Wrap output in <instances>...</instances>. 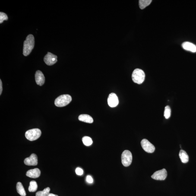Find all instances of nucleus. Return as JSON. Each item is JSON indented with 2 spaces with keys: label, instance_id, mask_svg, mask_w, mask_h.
Wrapping results in <instances>:
<instances>
[{
  "label": "nucleus",
  "instance_id": "nucleus-1",
  "mask_svg": "<svg viewBox=\"0 0 196 196\" xmlns=\"http://www.w3.org/2000/svg\"><path fill=\"white\" fill-rule=\"evenodd\" d=\"M35 39L33 35H29L26 38L24 42L23 49V54L27 56L31 53L34 48Z\"/></svg>",
  "mask_w": 196,
  "mask_h": 196
},
{
  "label": "nucleus",
  "instance_id": "nucleus-2",
  "mask_svg": "<svg viewBox=\"0 0 196 196\" xmlns=\"http://www.w3.org/2000/svg\"><path fill=\"white\" fill-rule=\"evenodd\" d=\"M132 79L134 83L137 84H141L144 82L145 79V75L144 71L140 69H136L133 72Z\"/></svg>",
  "mask_w": 196,
  "mask_h": 196
},
{
  "label": "nucleus",
  "instance_id": "nucleus-3",
  "mask_svg": "<svg viewBox=\"0 0 196 196\" xmlns=\"http://www.w3.org/2000/svg\"><path fill=\"white\" fill-rule=\"evenodd\" d=\"M72 100V99L71 96L70 95H61L56 99L55 101V105L58 107H62L69 104Z\"/></svg>",
  "mask_w": 196,
  "mask_h": 196
},
{
  "label": "nucleus",
  "instance_id": "nucleus-4",
  "mask_svg": "<svg viewBox=\"0 0 196 196\" xmlns=\"http://www.w3.org/2000/svg\"><path fill=\"white\" fill-rule=\"evenodd\" d=\"M41 134V131L39 129H33L26 131L25 136L29 141H33L38 139Z\"/></svg>",
  "mask_w": 196,
  "mask_h": 196
},
{
  "label": "nucleus",
  "instance_id": "nucleus-5",
  "mask_svg": "<svg viewBox=\"0 0 196 196\" xmlns=\"http://www.w3.org/2000/svg\"><path fill=\"white\" fill-rule=\"evenodd\" d=\"M121 161L124 166H129L132 161V155L131 152L128 150L124 151L121 155Z\"/></svg>",
  "mask_w": 196,
  "mask_h": 196
},
{
  "label": "nucleus",
  "instance_id": "nucleus-6",
  "mask_svg": "<svg viewBox=\"0 0 196 196\" xmlns=\"http://www.w3.org/2000/svg\"><path fill=\"white\" fill-rule=\"evenodd\" d=\"M142 147L144 151L148 153H152L154 152L155 147L148 140L144 139L141 141Z\"/></svg>",
  "mask_w": 196,
  "mask_h": 196
},
{
  "label": "nucleus",
  "instance_id": "nucleus-7",
  "mask_svg": "<svg viewBox=\"0 0 196 196\" xmlns=\"http://www.w3.org/2000/svg\"><path fill=\"white\" fill-rule=\"evenodd\" d=\"M167 176V172L166 169H163L156 171L152 175V178L156 180H164Z\"/></svg>",
  "mask_w": 196,
  "mask_h": 196
},
{
  "label": "nucleus",
  "instance_id": "nucleus-8",
  "mask_svg": "<svg viewBox=\"0 0 196 196\" xmlns=\"http://www.w3.org/2000/svg\"><path fill=\"white\" fill-rule=\"evenodd\" d=\"M44 60L47 65L51 66L54 65L57 62V56L54 54L48 52L45 56Z\"/></svg>",
  "mask_w": 196,
  "mask_h": 196
},
{
  "label": "nucleus",
  "instance_id": "nucleus-9",
  "mask_svg": "<svg viewBox=\"0 0 196 196\" xmlns=\"http://www.w3.org/2000/svg\"><path fill=\"white\" fill-rule=\"evenodd\" d=\"M108 105L111 107H116L119 102L117 96L115 93H111L108 96Z\"/></svg>",
  "mask_w": 196,
  "mask_h": 196
},
{
  "label": "nucleus",
  "instance_id": "nucleus-10",
  "mask_svg": "<svg viewBox=\"0 0 196 196\" xmlns=\"http://www.w3.org/2000/svg\"><path fill=\"white\" fill-rule=\"evenodd\" d=\"M24 163L27 166H36L38 163L37 156L35 154H32L30 157L24 159Z\"/></svg>",
  "mask_w": 196,
  "mask_h": 196
},
{
  "label": "nucleus",
  "instance_id": "nucleus-11",
  "mask_svg": "<svg viewBox=\"0 0 196 196\" xmlns=\"http://www.w3.org/2000/svg\"><path fill=\"white\" fill-rule=\"evenodd\" d=\"M35 78L36 84L40 86L43 85L45 83V79L43 73L40 71L36 72Z\"/></svg>",
  "mask_w": 196,
  "mask_h": 196
},
{
  "label": "nucleus",
  "instance_id": "nucleus-12",
  "mask_svg": "<svg viewBox=\"0 0 196 196\" xmlns=\"http://www.w3.org/2000/svg\"><path fill=\"white\" fill-rule=\"evenodd\" d=\"M41 172L40 170L38 168L30 170L26 172V176L29 177L36 178H38L40 176Z\"/></svg>",
  "mask_w": 196,
  "mask_h": 196
},
{
  "label": "nucleus",
  "instance_id": "nucleus-13",
  "mask_svg": "<svg viewBox=\"0 0 196 196\" xmlns=\"http://www.w3.org/2000/svg\"><path fill=\"white\" fill-rule=\"evenodd\" d=\"M183 48L186 50L190 51L191 52H196V46L194 44L189 42H185L182 44Z\"/></svg>",
  "mask_w": 196,
  "mask_h": 196
},
{
  "label": "nucleus",
  "instance_id": "nucleus-14",
  "mask_svg": "<svg viewBox=\"0 0 196 196\" xmlns=\"http://www.w3.org/2000/svg\"><path fill=\"white\" fill-rule=\"evenodd\" d=\"M78 118L79 120L91 124L93 122V118L90 115L86 114L80 115Z\"/></svg>",
  "mask_w": 196,
  "mask_h": 196
},
{
  "label": "nucleus",
  "instance_id": "nucleus-15",
  "mask_svg": "<svg viewBox=\"0 0 196 196\" xmlns=\"http://www.w3.org/2000/svg\"><path fill=\"white\" fill-rule=\"evenodd\" d=\"M179 156L182 163H187L188 162L189 156L185 150H181L180 151Z\"/></svg>",
  "mask_w": 196,
  "mask_h": 196
},
{
  "label": "nucleus",
  "instance_id": "nucleus-16",
  "mask_svg": "<svg viewBox=\"0 0 196 196\" xmlns=\"http://www.w3.org/2000/svg\"><path fill=\"white\" fill-rule=\"evenodd\" d=\"M17 192L22 196H26V193L22 184L21 182H18L17 185Z\"/></svg>",
  "mask_w": 196,
  "mask_h": 196
},
{
  "label": "nucleus",
  "instance_id": "nucleus-17",
  "mask_svg": "<svg viewBox=\"0 0 196 196\" xmlns=\"http://www.w3.org/2000/svg\"><path fill=\"white\" fill-rule=\"evenodd\" d=\"M152 0H140L139 1V5L140 9H144L151 3Z\"/></svg>",
  "mask_w": 196,
  "mask_h": 196
},
{
  "label": "nucleus",
  "instance_id": "nucleus-18",
  "mask_svg": "<svg viewBox=\"0 0 196 196\" xmlns=\"http://www.w3.org/2000/svg\"><path fill=\"white\" fill-rule=\"evenodd\" d=\"M38 185L35 181H31L28 188V190L30 192H34L37 190Z\"/></svg>",
  "mask_w": 196,
  "mask_h": 196
},
{
  "label": "nucleus",
  "instance_id": "nucleus-19",
  "mask_svg": "<svg viewBox=\"0 0 196 196\" xmlns=\"http://www.w3.org/2000/svg\"><path fill=\"white\" fill-rule=\"evenodd\" d=\"M50 188L49 187L44 188L43 191H38L36 194V196H47L49 193Z\"/></svg>",
  "mask_w": 196,
  "mask_h": 196
},
{
  "label": "nucleus",
  "instance_id": "nucleus-20",
  "mask_svg": "<svg viewBox=\"0 0 196 196\" xmlns=\"http://www.w3.org/2000/svg\"><path fill=\"white\" fill-rule=\"evenodd\" d=\"M82 141L83 144L86 146L91 145L93 143L92 140L90 137L85 136L82 138Z\"/></svg>",
  "mask_w": 196,
  "mask_h": 196
},
{
  "label": "nucleus",
  "instance_id": "nucleus-21",
  "mask_svg": "<svg viewBox=\"0 0 196 196\" xmlns=\"http://www.w3.org/2000/svg\"><path fill=\"white\" fill-rule=\"evenodd\" d=\"M171 110L169 106H166L165 107L164 116L166 119H168L171 116Z\"/></svg>",
  "mask_w": 196,
  "mask_h": 196
},
{
  "label": "nucleus",
  "instance_id": "nucleus-22",
  "mask_svg": "<svg viewBox=\"0 0 196 196\" xmlns=\"http://www.w3.org/2000/svg\"><path fill=\"white\" fill-rule=\"evenodd\" d=\"M8 17L6 14L3 12L0 13V23H2L4 20H8Z\"/></svg>",
  "mask_w": 196,
  "mask_h": 196
},
{
  "label": "nucleus",
  "instance_id": "nucleus-23",
  "mask_svg": "<svg viewBox=\"0 0 196 196\" xmlns=\"http://www.w3.org/2000/svg\"><path fill=\"white\" fill-rule=\"evenodd\" d=\"M76 173L77 175H81L83 174V170L82 169L79 168H77L76 169Z\"/></svg>",
  "mask_w": 196,
  "mask_h": 196
},
{
  "label": "nucleus",
  "instance_id": "nucleus-24",
  "mask_svg": "<svg viewBox=\"0 0 196 196\" xmlns=\"http://www.w3.org/2000/svg\"><path fill=\"white\" fill-rule=\"evenodd\" d=\"M86 181L88 183H92L93 182V179L91 176H90V175H88L87 178H86Z\"/></svg>",
  "mask_w": 196,
  "mask_h": 196
},
{
  "label": "nucleus",
  "instance_id": "nucleus-25",
  "mask_svg": "<svg viewBox=\"0 0 196 196\" xmlns=\"http://www.w3.org/2000/svg\"><path fill=\"white\" fill-rule=\"evenodd\" d=\"M2 92V84L1 80H0V95H1Z\"/></svg>",
  "mask_w": 196,
  "mask_h": 196
},
{
  "label": "nucleus",
  "instance_id": "nucleus-26",
  "mask_svg": "<svg viewBox=\"0 0 196 196\" xmlns=\"http://www.w3.org/2000/svg\"><path fill=\"white\" fill-rule=\"evenodd\" d=\"M47 196H58L57 195H55V194L49 193V195H48Z\"/></svg>",
  "mask_w": 196,
  "mask_h": 196
}]
</instances>
